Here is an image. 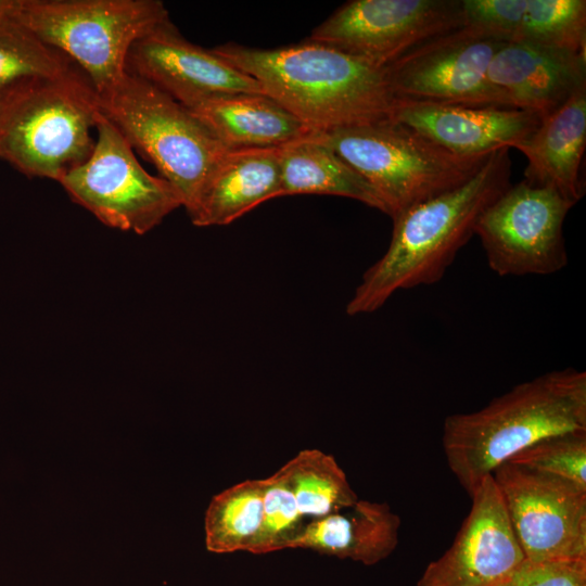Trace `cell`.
Returning <instances> with one entry per match:
<instances>
[{"mask_svg": "<svg viewBox=\"0 0 586 586\" xmlns=\"http://www.w3.org/2000/svg\"><path fill=\"white\" fill-rule=\"evenodd\" d=\"M471 499L451 546L425 568L417 586H496L525 560L492 474Z\"/></svg>", "mask_w": 586, "mask_h": 586, "instance_id": "obj_14", "label": "cell"}, {"mask_svg": "<svg viewBox=\"0 0 586 586\" xmlns=\"http://www.w3.org/2000/svg\"><path fill=\"white\" fill-rule=\"evenodd\" d=\"M496 586H586V560L525 559Z\"/></svg>", "mask_w": 586, "mask_h": 586, "instance_id": "obj_29", "label": "cell"}, {"mask_svg": "<svg viewBox=\"0 0 586 586\" xmlns=\"http://www.w3.org/2000/svg\"><path fill=\"white\" fill-rule=\"evenodd\" d=\"M24 0H0V25L17 22Z\"/></svg>", "mask_w": 586, "mask_h": 586, "instance_id": "obj_30", "label": "cell"}, {"mask_svg": "<svg viewBox=\"0 0 586 586\" xmlns=\"http://www.w3.org/2000/svg\"><path fill=\"white\" fill-rule=\"evenodd\" d=\"M281 196L328 194L349 198L385 214L371 184L314 131L278 148Z\"/></svg>", "mask_w": 586, "mask_h": 586, "instance_id": "obj_21", "label": "cell"}, {"mask_svg": "<svg viewBox=\"0 0 586 586\" xmlns=\"http://www.w3.org/2000/svg\"><path fill=\"white\" fill-rule=\"evenodd\" d=\"M510 177L509 148H502L460 187L394 218L390 245L364 273L346 314L373 313L399 290L438 282L474 235L481 214L511 184Z\"/></svg>", "mask_w": 586, "mask_h": 586, "instance_id": "obj_2", "label": "cell"}, {"mask_svg": "<svg viewBox=\"0 0 586 586\" xmlns=\"http://www.w3.org/2000/svg\"><path fill=\"white\" fill-rule=\"evenodd\" d=\"M279 196L278 148L233 149L213 170L188 215L198 227L226 226Z\"/></svg>", "mask_w": 586, "mask_h": 586, "instance_id": "obj_18", "label": "cell"}, {"mask_svg": "<svg viewBox=\"0 0 586 586\" xmlns=\"http://www.w3.org/2000/svg\"><path fill=\"white\" fill-rule=\"evenodd\" d=\"M586 432V372L552 370L513 386L480 410L444 420L449 470L471 497L481 481L542 440Z\"/></svg>", "mask_w": 586, "mask_h": 586, "instance_id": "obj_3", "label": "cell"}, {"mask_svg": "<svg viewBox=\"0 0 586 586\" xmlns=\"http://www.w3.org/2000/svg\"><path fill=\"white\" fill-rule=\"evenodd\" d=\"M189 110L230 150L280 148L314 132L266 94H222Z\"/></svg>", "mask_w": 586, "mask_h": 586, "instance_id": "obj_20", "label": "cell"}, {"mask_svg": "<svg viewBox=\"0 0 586 586\" xmlns=\"http://www.w3.org/2000/svg\"><path fill=\"white\" fill-rule=\"evenodd\" d=\"M100 98L76 65L0 90V158L27 177L55 181L90 156Z\"/></svg>", "mask_w": 586, "mask_h": 586, "instance_id": "obj_4", "label": "cell"}, {"mask_svg": "<svg viewBox=\"0 0 586 586\" xmlns=\"http://www.w3.org/2000/svg\"><path fill=\"white\" fill-rule=\"evenodd\" d=\"M264 493L265 479H253L212 498L204 521L208 551L254 552L263 522Z\"/></svg>", "mask_w": 586, "mask_h": 586, "instance_id": "obj_22", "label": "cell"}, {"mask_svg": "<svg viewBox=\"0 0 586 586\" xmlns=\"http://www.w3.org/2000/svg\"><path fill=\"white\" fill-rule=\"evenodd\" d=\"M487 79L507 106L544 117L586 86V55L526 40L505 41Z\"/></svg>", "mask_w": 586, "mask_h": 586, "instance_id": "obj_16", "label": "cell"}, {"mask_svg": "<svg viewBox=\"0 0 586 586\" xmlns=\"http://www.w3.org/2000/svg\"><path fill=\"white\" fill-rule=\"evenodd\" d=\"M504 42L460 27L386 65L387 87L399 101L507 106L487 79L491 61Z\"/></svg>", "mask_w": 586, "mask_h": 586, "instance_id": "obj_12", "label": "cell"}, {"mask_svg": "<svg viewBox=\"0 0 586 586\" xmlns=\"http://www.w3.org/2000/svg\"><path fill=\"white\" fill-rule=\"evenodd\" d=\"M574 205L524 179L510 184L479 217L489 268L498 276L552 275L568 264L563 224Z\"/></svg>", "mask_w": 586, "mask_h": 586, "instance_id": "obj_9", "label": "cell"}, {"mask_svg": "<svg viewBox=\"0 0 586 586\" xmlns=\"http://www.w3.org/2000/svg\"><path fill=\"white\" fill-rule=\"evenodd\" d=\"M212 50L316 132L386 118L394 103L384 67L322 43L306 39L273 49L227 43Z\"/></svg>", "mask_w": 586, "mask_h": 586, "instance_id": "obj_1", "label": "cell"}, {"mask_svg": "<svg viewBox=\"0 0 586 586\" xmlns=\"http://www.w3.org/2000/svg\"><path fill=\"white\" fill-rule=\"evenodd\" d=\"M95 130L88 160L59 181L75 203L104 225L138 234L152 230L183 206L179 192L141 166L130 143L103 114Z\"/></svg>", "mask_w": 586, "mask_h": 586, "instance_id": "obj_8", "label": "cell"}, {"mask_svg": "<svg viewBox=\"0 0 586 586\" xmlns=\"http://www.w3.org/2000/svg\"><path fill=\"white\" fill-rule=\"evenodd\" d=\"M492 476L525 559L586 560V489L510 462Z\"/></svg>", "mask_w": 586, "mask_h": 586, "instance_id": "obj_11", "label": "cell"}, {"mask_svg": "<svg viewBox=\"0 0 586 586\" xmlns=\"http://www.w3.org/2000/svg\"><path fill=\"white\" fill-rule=\"evenodd\" d=\"M400 518L385 502L359 500L352 507L308 520L293 548L373 565L399 540Z\"/></svg>", "mask_w": 586, "mask_h": 586, "instance_id": "obj_19", "label": "cell"}, {"mask_svg": "<svg viewBox=\"0 0 586 586\" xmlns=\"http://www.w3.org/2000/svg\"><path fill=\"white\" fill-rule=\"evenodd\" d=\"M514 40L586 55V1L527 0Z\"/></svg>", "mask_w": 586, "mask_h": 586, "instance_id": "obj_25", "label": "cell"}, {"mask_svg": "<svg viewBox=\"0 0 586 586\" xmlns=\"http://www.w3.org/2000/svg\"><path fill=\"white\" fill-rule=\"evenodd\" d=\"M281 469L307 520L343 511L358 501L335 458L322 450H301Z\"/></svg>", "mask_w": 586, "mask_h": 586, "instance_id": "obj_23", "label": "cell"}, {"mask_svg": "<svg viewBox=\"0 0 586 586\" xmlns=\"http://www.w3.org/2000/svg\"><path fill=\"white\" fill-rule=\"evenodd\" d=\"M307 522L280 468L265 479L263 522L253 553L264 555L293 548Z\"/></svg>", "mask_w": 586, "mask_h": 586, "instance_id": "obj_26", "label": "cell"}, {"mask_svg": "<svg viewBox=\"0 0 586 586\" xmlns=\"http://www.w3.org/2000/svg\"><path fill=\"white\" fill-rule=\"evenodd\" d=\"M126 72L152 84L187 109L222 94H265L256 79L212 49L188 41L171 21L132 44Z\"/></svg>", "mask_w": 586, "mask_h": 586, "instance_id": "obj_13", "label": "cell"}, {"mask_svg": "<svg viewBox=\"0 0 586 586\" xmlns=\"http://www.w3.org/2000/svg\"><path fill=\"white\" fill-rule=\"evenodd\" d=\"M527 0H461L462 27L501 41L518 37Z\"/></svg>", "mask_w": 586, "mask_h": 586, "instance_id": "obj_28", "label": "cell"}, {"mask_svg": "<svg viewBox=\"0 0 586 586\" xmlns=\"http://www.w3.org/2000/svg\"><path fill=\"white\" fill-rule=\"evenodd\" d=\"M76 64L18 22L0 25V90L26 78L64 74Z\"/></svg>", "mask_w": 586, "mask_h": 586, "instance_id": "obj_24", "label": "cell"}, {"mask_svg": "<svg viewBox=\"0 0 586 586\" xmlns=\"http://www.w3.org/2000/svg\"><path fill=\"white\" fill-rule=\"evenodd\" d=\"M388 117L458 155L491 154L515 148L543 116L498 105H461L394 100Z\"/></svg>", "mask_w": 586, "mask_h": 586, "instance_id": "obj_15", "label": "cell"}, {"mask_svg": "<svg viewBox=\"0 0 586 586\" xmlns=\"http://www.w3.org/2000/svg\"><path fill=\"white\" fill-rule=\"evenodd\" d=\"M102 114L181 195L187 213L228 149L189 109L126 74L99 94Z\"/></svg>", "mask_w": 586, "mask_h": 586, "instance_id": "obj_6", "label": "cell"}, {"mask_svg": "<svg viewBox=\"0 0 586 586\" xmlns=\"http://www.w3.org/2000/svg\"><path fill=\"white\" fill-rule=\"evenodd\" d=\"M318 133L371 184L392 219L460 187L492 154L451 153L390 117Z\"/></svg>", "mask_w": 586, "mask_h": 586, "instance_id": "obj_5", "label": "cell"}, {"mask_svg": "<svg viewBox=\"0 0 586 586\" xmlns=\"http://www.w3.org/2000/svg\"><path fill=\"white\" fill-rule=\"evenodd\" d=\"M586 148V86L544 116L514 149L527 160L524 180L550 188L575 205L585 193L582 164Z\"/></svg>", "mask_w": 586, "mask_h": 586, "instance_id": "obj_17", "label": "cell"}, {"mask_svg": "<svg viewBox=\"0 0 586 586\" xmlns=\"http://www.w3.org/2000/svg\"><path fill=\"white\" fill-rule=\"evenodd\" d=\"M460 27L461 0H352L316 27L307 40L385 67Z\"/></svg>", "mask_w": 586, "mask_h": 586, "instance_id": "obj_10", "label": "cell"}, {"mask_svg": "<svg viewBox=\"0 0 586 586\" xmlns=\"http://www.w3.org/2000/svg\"><path fill=\"white\" fill-rule=\"evenodd\" d=\"M168 21L160 0H24L17 17L69 58L98 94L125 77L132 44Z\"/></svg>", "mask_w": 586, "mask_h": 586, "instance_id": "obj_7", "label": "cell"}, {"mask_svg": "<svg viewBox=\"0 0 586 586\" xmlns=\"http://www.w3.org/2000/svg\"><path fill=\"white\" fill-rule=\"evenodd\" d=\"M507 462L569 480L586 489V432L542 440Z\"/></svg>", "mask_w": 586, "mask_h": 586, "instance_id": "obj_27", "label": "cell"}]
</instances>
